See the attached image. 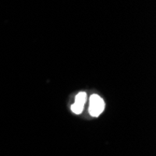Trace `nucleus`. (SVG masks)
Wrapping results in <instances>:
<instances>
[{
	"label": "nucleus",
	"instance_id": "3",
	"mask_svg": "<svg viewBox=\"0 0 156 156\" xmlns=\"http://www.w3.org/2000/svg\"><path fill=\"white\" fill-rule=\"evenodd\" d=\"M83 108H81V107L76 105V104H73V105L71 106V110H72L74 113H76V114H80V113L82 112V110H83Z\"/></svg>",
	"mask_w": 156,
	"mask_h": 156
},
{
	"label": "nucleus",
	"instance_id": "1",
	"mask_svg": "<svg viewBox=\"0 0 156 156\" xmlns=\"http://www.w3.org/2000/svg\"><path fill=\"white\" fill-rule=\"evenodd\" d=\"M105 108L104 100L98 94H93L90 97L89 112L94 117H98Z\"/></svg>",
	"mask_w": 156,
	"mask_h": 156
},
{
	"label": "nucleus",
	"instance_id": "2",
	"mask_svg": "<svg viewBox=\"0 0 156 156\" xmlns=\"http://www.w3.org/2000/svg\"><path fill=\"white\" fill-rule=\"evenodd\" d=\"M86 98H87V94L86 93L84 92H80V94H77L76 98H75V103L76 105L81 107V108H84V105H85V102H86Z\"/></svg>",
	"mask_w": 156,
	"mask_h": 156
}]
</instances>
